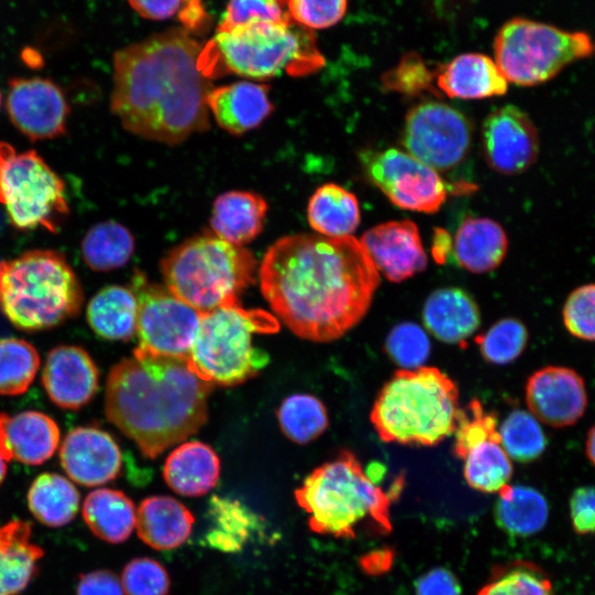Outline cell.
I'll return each instance as SVG.
<instances>
[{
  "instance_id": "cell-1",
  "label": "cell",
  "mask_w": 595,
  "mask_h": 595,
  "mask_svg": "<svg viewBox=\"0 0 595 595\" xmlns=\"http://www.w3.org/2000/svg\"><path fill=\"white\" fill-rule=\"evenodd\" d=\"M260 289L296 336L342 337L366 315L380 283L363 244L353 236L296 234L277 240L259 268Z\"/></svg>"
},
{
  "instance_id": "cell-2",
  "label": "cell",
  "mask_w": 595,
  "mask_h": 595,
  "mask_svg": "<svg viewBox=\"0 0 595 595\" xmlns=\"http://www.w3.org/2000/svg\"><path fill=\"white\" fill-rule=\"evenodd\" d=\"M202 47L192 32L174 28L115 53L110 108L126 130L176 144L209 127L214 87L198 65Z\"/></svg>"
},
{
  "instance_id": "cell-3",
  "label": "cell",
  "mask_w": 595,
  "mask_h": 595,
  "mask_svg": "<svg viewBox=\"0 0 595 595\" xmlns=\"http://www.w3.org/2000/svg\"><path fill=\"white\" fill-rule=\"evenodd\" d=\"M212 389L187 360L136 347L133 357L116 364L108 375L105 412L145 457L154 458L205 424Z\"/></svg>"
},
{
  "instance_id": "cell-4",
  "label": "cell",
  "mask_w": 595,
  "mask_h": 595,
  "mask_svg": "<svg viewBox=\"0 0 595 595\" xmlns=\"http://www.w3.org/2000/svg\"><path fill=\"white\" fill-rule=\"evenodd\" d=\"M324 64L313 30L292 18L249 21L218 31L203 45L198 58L202 73L210 80L229 74L258 80L282 74L304 76Z\"/></svg>"
},
{
  "instance_id": "cell-5",
  "label": "cell",
  "mask_w": 595,
  "mask_h": 595,
  "mask_svg": "<svg viewBox=\"0 0 595 595\" xmlns=\"http://www.w3.org/2000/svg\"><path fill=\"white\" fill-rule=\"evenodd\" d=\"M294 496L316 533L353 539L391 531L390 496L349 451L315 468Z\"/></svg>"
},
{
  "instance_id": "cell-6",
  "label": "cell",
  "mask_w": 595,
  "mask_h": 595,
  "mask_svg": "<svg viewBox=\"0 0 595 595\" xmlns=\"http://www.w3.org/2000/svg\"><path fill=\"white\" fill-rule=\"evenodd\" d=\"M455 382L435 367L399 369L380 390L370 421L386 443L433 446L453 434L462 410Z\"/></svg>"
},
{
  "instance_id": "cell-7",
  "label": "cell",
  "mask_w": 595,
  "mask_h": 595,
  "mask_svg": "<svg viewBox=\"0 0 595 595\" xmlns=\"http://www.w3.org/2000/svg\"><path fill=\"white\" fill-rule=\"evenodd\" d=\"M84 292L65 256L35 249L0 261V311L17 328L48 329L75 317Z\"/></svg>"
},
{
  "instance_id": "cell-8",
  "label": "cell",
  "mask_w": 595,
  "mask_h": 595,
  "mask_svg": "<svg viewBox=\"0 0 595 595\" xmlns=\"http://www.w3.org/2000/svg\"><path fill=\"white\" fill-rule=\"evenodd\" d=\"M256 264L246 248L203 234L171 249L160 267L165 286L202 314L239 304L241 292L255 282Z\"/></svg>"
},
{
  "instance_id": "cell-9",
  "label": "cell",
  "mask_w": 595,
  "mask_h": 595,
  "mask_svg": "<svg viewBox=\"0 0 595 595\" xmlns=\"http://www.w3.org/2000/svg\"><path fill=\"white\" fill-rule=\"evenodd\" d=\"M275 316L240 303L201 314L187 364L212 385L235 386L256 376L269 361L268 354L252 345L256 334L279 331Z\"/></svg>"
},
{
  "instance_id": "cell-10",
  "label": "cell",
  "mask_w": 595,
  "mask_h": 595,
  "mask_svg": "<svg viewBox=\"0 0 595 595\" xmlns=\"http://www.w3.org/2000/svg\"><path fill=\"white\" fill-rule=\"evenodd\" d=\"M495 63L518 86L549 82L569 65L595 54V42L585 31H567L527 18H512L494 40Z\"/></svg>"
},
{
  "instance_id": "cell-11",
  "label": "cell",
  "mask_w": 595,
  "mask_h": 595,
  "mask_svg": "<svg viewBox=\"0 0 595 595\" xmlns=\"http://www.w3.org/2000/svg\"><path fill=\"white\" fill-rule=\"evenodd\" d=\"M0 204L20 230L57 232L69 214L63 180L35 150L17 151L0 141Z\"/></svg>"
},
{
  "instance_id": "cell-12",
  "label": "cell",
  "mask_w": 595,
  "mask_h": 595,
  "mask_svg": "<svg viewBox=\"0 0 595 595\" xmlns=\"http://www.w3.org/2000/svg\"><path fill=\"white\" fill-rule=\"evenodd\" d=\"M138 301L137 347L154 355L187 360L201 313L166 286L149 282L136 271L131 288Z\"/></svg>"
},
{
  "instance_id": "cell-13",
  "label": "cell",
  "mask_w": 595,
  "mask_h": 595,
  "mask_svg": "<svg viewBox=\"0 0 595 595\" xmlns=\"http://www.w3.org/2000/svg\"><path fill=\"white\" fill-rule=\"evenodd\" d=\"M472 125L455 108L440 101L412 107L404 120L401 142L409 154L433 170L446 172L468 155Z\"/></svg>"
},
{
  "instance_id": "cell-14",
  "label": "cell",
  "mask_w": 595,
  "mask_h": 595,
  "mask_svg": "<svg viewBox=\"0 0 595 595\" xmlns=\"http://www.w3.org/2000/svg\"><path fill=\"white\" fill-rule=\"evenodd\" d=\"M369 180L399 208L432 214L447 197L439 172L408 152L390 148L361 153Z\"/></svg>"
},
{
  "instance_id": "cell-15",
  "label": "cell",
  "mask_w": 595,
  "mask_h": 595,
  "mask_svg": "<svg viewBox=\"0 0 595 595\" xmlns=\"http://www.w3.org/2000/svg\"><path fill=\"white\" fill-rule=\"evenodd\" d=\"M6 108L12 125L32 141L63 136L71 111L61 87L41 77L12 78Z\"/></svg>"
},
{
  "instance_id": "cell-16",
  "label": "cell",
  "mask_w": 595,
  "mask_h": 595,
  "mask_svg": "<svg viewBox=\"0 0 595 595\" xmlns=\"http://www.w3.org/2000/svg\"><path fill=\"white\" fill-rule=\"evenodd\" d=\"M482 145L489 166L515 175L527 171L539 155V134L520 108L506 105L491 111L482 126Z\"/></svg>"
},
{
  "instance_id": "cell-17",
  "label": "cell",
  "mask_w": 595,
  "mask_h": 595,
  "mask_svg": "<svg viewBox=\"0 0 595 595\" xmlns=\"http://www.w3.org/2000/svg\"><path fill=\"white\" fill-rule=\"evenodd\" d=\"M526 403L530 413L552 428L575 424L587 407L584 379L574 369L547 366L534 371L526 383Z\"/></svg>"
},
{
  "instance_id": "cell-18",
  "label": "cell",
  "mask_w": 595,
  "mask_h": 595,
  "mask_svg": "<svg viewBox=\"0 0 595 595\" xmlns=\"http://www.w3.org/2000/svg\"><path fill=\"white\" fill-rule=\"evenodd\" d=\"M60 461L71 479L87 487L115 479L122 465L117 442L106 431L93 426H78L65 435Z\"/></svg>"
},
{
  "instance_id": "cell-19",
  "label": "cell",
  "mask_w": 595,
  "mask_h": 595,
  "mask_svg": "<svg viewBox=\"0 0 595 595\" xmlns=\"http://www.w3.org/2000/svg\"><path fill=\"white\" fill-rule=\"evenodd\" d=\"M360 242L378 272L392 282L409 279L428 264L419 229L409 219L376 225L364 232Z\"/></svg>"
},
{
  "instance_id": "cell-20",
  "label": "cell",
  "mask_w": 595,
  "mask_h": 595,
  "mask_svg": "<svg viewBox=\"0 0 595 595\" xmlns=\"http://www.w3.org/2000/svg\"><path fill=\"white\" fill-rule=\"evenodd\" d=\"M42 383L48 398L57 407L78 410L97 392L99 371L84 348L61 345L47 354Z\"/></svg>"
},
{
  "instance_id": "cell-21",
  "label": "cell",
  "mask_w": 595,
  "mask_h": 595,
  "mask_svg": "<svg viewBox=\"0 0 595 595\" xmlns=\"http://www.w3.org/2000/svg\"><path fill=\"white\" fill-rule=\"evenodd\" d=\"M58 442V425L47 414L32 410L0 412V457L6 462L41 465L54 454Z\"/></svg>"
},
{
  "instance_id": "cell-22",
  "label": "cell",
  "mask_w": 595,
  "mask_h": 595,
  "mask_svg": "<svg viewBox=\"0 0 595 595\" xmlns=\"http://www.w3.org/2000/svg\"><path fill=\"white\" fill-rule=\"evenodd\" d=\"M269 90L268 85L236 82L213 88L206 102L217 125L239 136L260 126L273 111Z\"/></svg>"
},
{
  "instance_id": "cell-23",
  "label": "cell",
  "mask_w": 595,
  "mask_h": 595,
  "mask_svg": "<svg viewBox=\"0 0 595 595\" xmlns=\"http://www.w3.org/2000/svg\"><path fill=\"white\" fill-rule=\"evenodd\" d=\"M435 84L447 97L465 100L501 96L508 89L495 61L479 53L454 57L435 73Z\"/></svg>"
},
{
  "instance_id": "cell-24",
  "label": "cell",
  "mask_w": 595,
  "mask_h": 595,
  "mask_svg": "<svg viewBox=\"0 0 595 595\" xmlns=\"http://www.w3.org/2000/svg\"><path fill=\"white\" fill-rule=\"evenodd\" d=\"M268 212L266 199L249 191H228L213 204V234L226 242L244 247L260 235Z\"/></svg>"
},
{
  "instance_id": "cell-25",
  "label": "cell",
  "mask_w": 595,
  "mask_h": 595,
  "mask_svg": "<svg viewBox=\"0 0 595 595\" xmlns=\"http://www.w3.org/2000/svg\"><path fill=\"white\" fill-rule=\"evenodd\" d=\"M44 550L32 541L29 522L13 519L0 526V595H18L39 570Z\"/></svg>"
},
{
  "instance_id": "cell-26",
  "label": "cell",
  "mask_w": 595,
  "mask_h": 595,
  "mask_svg": "<svg viewBox=\"0 0 595 595\" xmlns=\"http://www.w3.org/2000/svg\"><path fill=\"white\" fill-rule=\"evenodd\" d=\"M426 328L440 340L462 344L480 324L473 298L458 288H442L430 294L423 307Z\"/></svg>"
},
{
  "instance_id": "cell-27",
  "label": "cell",
  "mask_w": 595,
  "mask_h": 595,
  "mask_svg": "<svg viewBox=\"0 0 595 595\" xmlns=\"http://www.w3.org/2000/svg\"><path fill=\"white\" fill-rule=\"evenodd\" d=\"M194 517L178 500L169 496L145 498L137 510L139 538L155 550H171L191 534Z\"/></svg>"
},
{
  "instance_id": "cell-28",
  "label": "cell",
  "mask_w": 595,
  "mask_h": 595,
  "mask_svg": "<svg viewBox=\"0 0 595 595\" xmlns=\"http://www.w3.org/2000/svg\"><path fill=\"white\" fill-rule=\"evenodd\" d=\"M508 239L504 228L486 217H467L459 225L453 242L457 263L473 273L496 269L505 259Z\"/></svg>"
},
{
  "instance_id": "cell-29",
  "label": "cell",
  "mask_w": 595,
  "mask_h": 595,
  "mask_svg": "<svg viewBox=\"0 0 595 595\" xmlns=\"http://www.w3.org/2000/svg\"><path fill=\"white\" fill-rule=\"evenodd\" d=\"M220 461L205 443L191 441L177 446L166 458L163 477L175 493L198 497L208 493L217 483Z\"/></svg>"
},
{
  "instance_id": "cell-30",
  "label": "cell",
  "mask_w": 595,
  "mask_h": 595,
  "mask_svg": "<svg viewBox=\"0 0 595 595\" xmlns=\"http://www.w3.org/2000/svg\"><path fill=\"white\" fill-rule=\"evenodd\" d=\"M83 518L88 529L100 540L121 543L136 527L137 510L132 500L122 491L99 488L86 496Z\"/></svg>"
},
{
  "instance_id": "cell-31",
  "label": "cell",
  "mask_w": 595,
  "mask_h": 595,
  "mask_svg": "<svg viewBox=\"0 0 595 595\" xmlns=\"http://www.w3.org/2000/svg\"><path fill=\"white\" fill-rule=\"evenodd\" d=\"M86 316L98 336L128 340L137 333L138 301L130 288L109 285L91 298Z\"/></svg>"
},
{
  "instance_id": "cell-32",
  "label": "cell",
  "mask_w": 595,
  "mask_h": 595,
  "mask_svg": "<svg viewBox=\"0 0 595 595\" xmlns=\"http://www.w3.org/2000/svg\"><path fill=\"white\" fill-rule=\"evenodd\" d=\"M307 220L321 236L331 238L351 236L360 223L357 197L337 184H324L310 197Z\"/></svg>"
},
{
  "instance_id": "cell-33",
  "label": "cell",
  "mask_w": 595,
  "mask_h": 595,
  "mask_svg": "<svg viewBox=\"0 0 595 595\" xmlns=\"http://www.w3.org/2000/svg\"><path fill=\"white\" fill-rule=\"evenodd\" d=\"M28 507L44 526L58 528L68 524L77 515L80 495L74 484L56 473L39 475L31 484Z\"/></svg>"
},
{
  "instance_id": "cell-34",
  "label": "cell",
  "mask_w": 595,
  "mask_h": 595,
  "mask_svg": "<svg viewBox=\"0 0 595 595\" xmlns=\"http://www.w3.org/2000/svg\"><path fill=\"white\" fill-rule=\"evenodd\" d=\"M498 494L495 515L505 532L528 537L544 528L549 518V506L539 490L523 485H507Z\"/></svg>"
},
{
  "instance_id": "cell-35",
  "label": "cell",
  "mask_w": 595,
  "mask_h": 595,
  "mask_svg": "<svg viewBox=\"0 0 595 595\" xmlns=\"http://www.w3.org/2000/svg\"><path fill=\"white\" fill-rule=\"evenodd\" d=\"M85 263L95 271L123 267L134 251L130 230L115 220L100 221L88 229L80 245Z\"/></svg>"
},
{
  "instance_id": "cell-36",
  "label": "cell",
  "mask_w": 595,
  "mask_h": 595,
  "mask_svg": "<svg viewBox=\"0 0 595 595\" xmlns=\"http://www.w3.org/2000/svg\"><path fill=\"white\" fill-rule=\"evenodd\" d=\"M512 476V463L500 439H491L473 447L464 457V477L475 490L499 493Z\"/></svg>"
},
{
  "instance_id": "cell-37",
  "label": "cell",
  "mask_w": 595,
  "mask_h": 595,
  "mask_svg": "<svg viewBox=\"0 0 595 595\" xmlns=\"http://www.w3.org/2000/svg\"><path fill=\"white\" fill-rule=\"evenodd\" d=\"M209 513L213 526L206 534L207 543L218 550L234 552L242 548L257 523L256 516L237 500L214 496Z\"/></svg>"
},
{
  "instance_id": "cell-38",
  "label": "cell",
  "mask_w": 595,
  "mask_h": 595,
  "mask_svg": "<svg viewBox=\"0 0 595 595\" xmlns=\"http://www.w3.org/2000/svg\"><path fill=\"white\" fill-rule=\"evenodd\" d=\"M280 428L296 444L318 437L328 426L325 405L312 394L296 393L283 400L277 412Z\"/></svg>"
},
{
  "instance_id": "cell-39",
  "label": "cell",
  "mask_w": 595,
  "mask_h": 595,
  "mask_svg": "<svg viewBox=\"0 0 595 595\" xmlns=\"http://www.w3.org/2000/svg\"><path fill=\"white\" fill-rule=\"evenodd\" d=\"M477 595H555L550 577L536 563L511 561L494 567Z\"/></svg>"
},
{
  "instance_id": "cell-40",
  "label": "cell",
  "mask_w": 595,
  "mask_h": 595,
  "mask_svg": "<svg viewBox=\"0 0 595 595\" xmlns=\"http://www.w3.org/2000/svg\"><path fill=\"white\" fill-rule=\"evenodd\" d=\"M40 367V356L29 342L0 338V396H18L33 382Z\"/></svg>"
},
{
  "instance_id": "cell-41",
  "label": "cell",
  "mask_w": 595,
  "mask_h": 595,
  "mask_svg": "<svg viewBox=\"0 0 595 595\" xmlns=\"http://www.w3.org/2000/svg\"><path fill=\"white\" fill-rule=\"evenodd\" d=\"M501 446L509 457L529 463L540 457L547 447V437L539 421L524 410L510 412L500 429Z\"/></svg>"
},
{
  "instance_id": "cell-42",
  "label": "cell",
  "mask_w": 595,
  "mask_h": 595,
  "mask_svg": "<svg viewBox=\"0 0 595 595\" xmlns=\"http://www.w3.org/2000/svg\"><path fill=\"white\" fill-rule=\"evenodd\" d=\"M528 331L516 318H502L485 334L475 338L483 357L495 365H507L517 359L528 344Z\"/></svg>"
},
{
  "instance_id": "cell-43",
  "label": "cell",
  "mask_w": 595,
  "mask_h": 595,
  "mask_svg": "<svg viewBox=\"0 0 595 595\" xmlns=\"http://www.w3.org/2000/svg\"><path fill=\"white\" fill-rule=\"evenodd\" d=\"M454 433L453 454L462 459L478 444L500 439L496 413L486 411L478 399H473L466 409L462 410Z\"/></svg>"
},
{
  "instance_id": "cell-44",
  "label": "cell",
  "mask_w": 595,
  "mask_h": 595,
  "mask_svg": "<svg viewBox=\"0 0 595 595\" xmlns=\"http://www.w3.org/2000/svg\"><path fill=\"white\" fill-rule=\"evenodd\" d=\"M435 73L429 69L415 52L405 53L396 66L381 76L382 86L405 96H418L424 91L436 93L432 84Z\"/></svg>"
},
{
  "instance_id": "cell-45",
  "label": "cell",
  "mask_w": 595,
  "mask_h": 595,
  "mask_svg": "<svg viewBox=\"0 0 595 595\" xmlns=\"http://www.w3.org/2000/svg\"><path fill=\"white\" fill-rule=\"evenodd\" d=\"M430 340L425 332L411 322L396 325L386 340L389 357L402 369L422 367L430 355Z\"/></svg>"
},
{
  "instance_id": "cell-46",
  "label": "cell",
  "mask_w": 595,
  "mask_h": 595,
  "mask_svg": "<svg viewBox=\"0 0 595 595\" xmlns=\"http://www.w3.org/2000/svg\"><path fill=\"white\" fill-rule=\"evenodd\" d=\"M562 316L572 336L595 342V283L574 289L565 300Z\"/></svg>"
},
{
  "instance_id": "cell-47",
  "label": "cell",
  "mask_w": 595,
  "mask_h": 595,
  "mask_svg": "<svg viewBox=\"0 0 595 595\" xmlns=\"http://www.w3.org/2000/svg\"><path fill=\"white\" fill-rule=\"evenodd\" d=\"M121 584L126 595H166L170 578L159 562L139 558L125 566Z\"/></svg>"
},
{
  "instance_id": "cell-48",
  "label": "cell",
  "mask_w": 595,
  "mask_h": 595,
  "mask_svg": "<svg viewBox=\"0 0 595 595\" xmlns=\"http://www.w3.org/2000/svg\"><path fill=\"white\" fill-rule=\"evenodd\" d=\"M289 15L311 29H326L338 23L346 13L348 0H280Z\"/></svg>"
},
{
  "instance_id": "cell-49",
  "label": "cell",
  "mask_w": 595,
  "mask_h": 595,
  "mask_svg": "<svg viewBox=\"0 0 595 595\" xmlns=\"http://www.w3.org/2000/svg\"><path fill=\"white\" fill-rule=\"evenodd\" d=\"M291 19L280 0H229L216 32L249 21L283 22Z\"/></svg>"
},
{
  "instance_id": "cell-50",
  "label": "cell",
  "mask_w": 595,
  "mask_h": 595,
  "mask_svg": "<svg viewBox=\"0 0 595 595\" xmlns=\"http://www.w3.org/2000/svg\"><path fill=\"white\" fill-rule=\"evenodd\" d=\"M571 524L575 533L588 536L595 533V487L576 488L569 501Z\"/></svg>"
},
{
  "instance_id": "cell-51",
  "label": "cell",
  "mask_w": 595,
  "mask_h": 595,
  "mask_svg": "<svg viewBox=\"0 0 595 595\" xmlns=\"http://www.w3.org/2000/svg\"><path fill=\"white\" fill-rule=\"evenodd\" d=\"M416 595H462L457 577L447 569L435 567L415 581Z\"/></svg>"
},
{
  "instance_id": "cell-52",
  "label": "cell",
  "mask_w": 595,
  "mask_h": 595,
  "mask_svg": "<svg viewBox=\"0 0 595 595\" xmlns=\"http://www.w3.org/2000/svg\"><path fill=\"white\" fill-rule=\"evenodd\" d=\"M119 577L109 570H95L82 574L76 595H123Z\"/></svg>"
},
{
  "instance_id": "cell-53",
  "label": "cell",
  "mask_w": 595,
  "mask_h": 595,
  "mask_svg": "<svg viewBox=\"0 0 595 595\" xmlns=\"http://www.w3.org/2000/svg\"><path fill=\"white\" fill-rule=\"evenodd\" d=\"M131 8L150 20L171 18L181 8L183 0H128Z\"/></svg>"
},
{
  "instance_id": "cell-54",
  "label": "cell",
  "mask_w": 595,
  "mask_h": 595,
  "mask_svg": "<svg viewBox=\"0 0 595 595\" xmlns=\"http://www.w3.org/2000/svg\"><path fill=\"white\" fill-rule=\"evenodd\" d=\"M451 249V238L443 229H436L433 239L432 255L437 263H444Z\"/></svg>"
},
{
  "instance_id": "cell-55",
  "label": "cell",
  "mask_w": 595,
  "mask_h": 595,
  "mask_svg": "<svg viewBox=\"0 0 595 595\" xmlns=\"http://www.w3.org/2000/svg\"><path fill=\"white\" fill-rule=\"evenodd\" d=\"M586 456L595 466V424L589 429L585 443Z\"/></svg>"
},
{
  "instance_id": "cell-56",
  "label": "cell",
  "mask_w": 595,
  "mask_h": 595,
  "mask_svg": "<svg viewBox=\"0 0 595 595\" xmlns=\"http://www.w3.org/2000/svg\"><path fill=\"white\" fill-rule=\"evenodd\" d=\"M6 475H7V464H6V461L2 457H0V486L3 483Z\"/></svg>"
},
{
  "instance_id": "cell-57",
  "label": "cell",
  "mask_w": 595,
  "mask_h": 595,
  "mask_svg": "<svg viewBox=\"0 0 595 595\" xmlns=\"http://www.w3.org/2000/svg\"><path fill=\"white\" fill-rule=\"evenodd\" d=\"M2 226H3V217L0 215V230H1Z\"/></svg>"
},
{
  "instance_id": "cell-58",
  "label": "cell",
  "mask_w": 595,
  "mask_h": 595,
  "mask_svg": "<svg viewBox=\"0 0 595 595\" xmlns=\"http://www.w3.org/2000/svg\"><path fill=\"white\" fill-rule=\"evenodd\" d=\"M1 104H2V96H1V91H0V107H1Z\"/></svg>"
}]
</instances>
